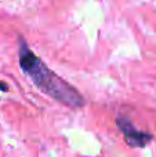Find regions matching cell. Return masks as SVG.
<instances>
[{
  "instance_id": "cell-2",
  "label": "cell",
  "mask_w": 156,
  "mask_h": 157,
  "mask_svg": "<svg viewBox=\"0 0 156 157\" xmlns=\"http://www.w3.org/2000/svg\"><path fill=\"white\" fill-rule=\"evenodd\" d=\"M116 125L123 132L126 142L133 147H144L152 141V135L149 132H144L134 127L129 117L119 116L116 119Z\"/></svg>"
},
{
  "instance_id": "cell-1",
  "label": "cell",
  "mask_w": 156,
  "mask_h": 157,
  "mask_svg": "<svg viewBox=\"0 0 156 157\" xmlns=\"http://www.w3.org/2000/svg\"><path fill=\"white\" fill-rule=\"evenodd\" d=\"M18 57L21 71L30 77V80L39 90L72 109L82 108L84 105L82 95L54 72L50 71L46 63L41 62L37 55H35L28 48V44L22 37H19Z\"/></svg>"
},
{
  "instance_id": "cell-3",
  "label": "cell",
  "mask_w": 156,
  "mask_h": 157,
  "mask_svg": "<svg viewBox=\"0 0 156 157\" xmlns=\"http://www.w3.org/2000/svg\"><path fill=\"white\" fill-rule=\"evenodd\" d=\"M0 90H2V91H8V86L7 84H4V83H0Z\"/></svg>"
}]
</instances>
